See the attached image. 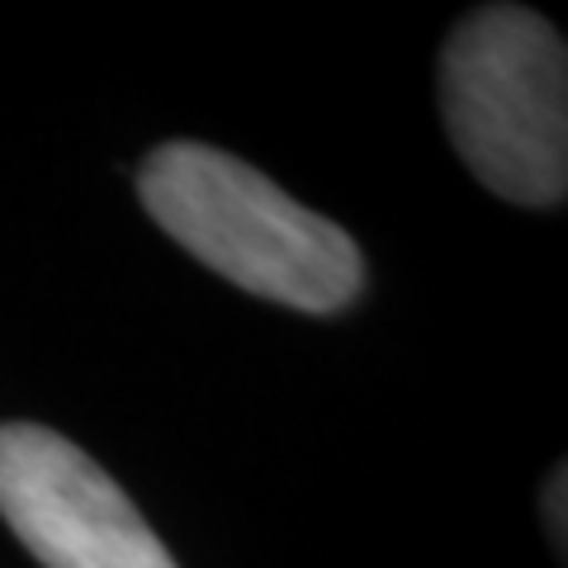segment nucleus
I'll list each match as a JSON object with an SVG mask.
<instances>
[{"instance_id": "3", "label": "nucleus", "mask_w": 568, "mask_h": 568, "mask_svg": "<svg viewBox=\"0 0 568 568\" xmlns=\"http://www.w3.org/2000/svg\"><path fill=\"white\" fill-rule=\"evenodd\" d=\"M0 517L43 568H175L133 497L39 422H0Z\"/></svg>"}, {"instance_id": "2", "label": "nucleus", "mask_w": 568, "mask_h": 568, "mask_svg": "<svg viewBox=\"0 0 568 568\" xmlns=\"http://www.w3.org/2000/svg\"><path fill=\"white\" fill-rule=\"evenodd\" d=\"M440 114L497 200L549 209L568 194V48L526 6H478L440 48Z\"/></svg>"}, {"instance_id": "1", "label": "nucleus", "mask_w": 568, "mask_h": 568, "mask_svg": "<svg viewBox=\"0 0 568 568\" xmlns=\"http://www.w3.org/2000/svg\"><path fill=\"white\" fill-rule=\"evenodd\" d=\"M156 227L227 284L298 313H336L361 294V246L327 213L209 142H162L138 166Z\"/></svg>"}, {"instance_id": "4", "label": "nucleus", "mask_w": 568, "mask_h": 568, "mask_svg": "<svg viewBox=\"0 0 568 568\" xmlns=\"http://www.w3.org/2000/svg\"><path fill=\"white\" fill-rule=\"evenodd\" d=\"M564 488H568V478H564V465L549 474V484H545V530H549V540H555V555L564 559V540H568V530H564Z\"/></svg>"}]
</instances>
